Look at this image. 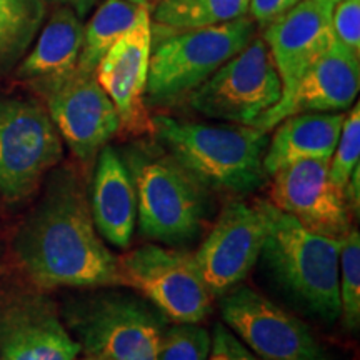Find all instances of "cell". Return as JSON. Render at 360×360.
Returning a JSON list of instances; mask_svg holds the SVG:
<instances>
[{
    "mask_svg": "<svg viewBox=\"0 0 360 360\" xmlns=\"http://www.w3.org/2000/svg\"><path fill=\"white\" fill-rule=\"evenodd\" d=\"M119 154L132 177L143 236L172 247L197 240L212 212L209 188L159 143L135 142Z\"/></svg>",
    "mask_w": 360,
    "mask_h": 360,
    "instance_id": "4",
    "label": "cell"
},
{
    "mask_svg": "<svg viewBox=\"0 0 360 360\" xmlns=\"http://www.w3.org/2000/svg\"><path fill=\"white\" fill-rule=\"evenodd\" d=\"M89 199L97 232L109 244L127 249L137 222V197L129 169L115 148L105 146L98 152Z\"/></svg>",
    "mask_w": 360,
    "mask_h": 360,
    "instance_id": "18",
    "label": "cell"
},
{
    "mask_svg": "<svg viewBox=\"0 0 360 360\" xmlns=\"http://www.w3.org/2000/svg\"><path fill=\"white\" fill-rule=\"evenodd\" d=\"M12 247L27 276L45 289L124 285L119 259L97 232L89 192L72 169L53 170Z\"/></svg>",
    "mask_w": 360,
    "mask_h": 360,
    "instance_id": "1",
    "label": "cell"
},
{
    "mask_svg": "<svg viewBox=\"0 0 360 360\" xmlns=\"http://www.w3.org/2000/svg\"><path fill=\"white\" fill-rule=\"evenodd\" d=\"M155 141L209 191L245 195L267 180V132L252 125H212L157 115Z\"/></svg>",
    "mask_w": 360,
    "mask_h": 360,
    "instance_id": "3",
    "label": "cell"
},
{
    "mask_svg": "<svg viewBox=\"0 0 360 360\" xmlns=\"http://www.w3.org/2000/svg\"><path fill=\"white\" fill-rule=\"evenodd\" d=\"M45 0H0V77L19 65L42 29Z\"/></svg>",
    "mask_w": 360,
    "mask_h": 360,
    "instance_id": "22",
    "label": "cell"
},
{
    "mask_svg": "<svg viewBox=\"0 0 360 360\" xmlns=\"http://www.w3.org/2000/svg\"><path fill=\"white\" fill-rule=\"evenodd\" d=\"M257 35L250 15L227 24L188 29L164 39L152 51L146 103L165 105L191 96Z\"/></svg>",
    "mask_w": 360,
    "mask_h": 360,
    "instance_id": "6",
    "label": "cell"
},
{
    "mask_svg": "<svg viewBox=\"0 0 360 360\" xmlns=\"http://www.w3.org/2000/svg\"><path fill=\"white\" fill-rule=\"evenodd\" d=\"M332 11L334 7L321 0H300L265 27L264 40L282 82L278 102L290 97L305 72L330 47L334 40Z\"/></svg>",
    "mask_w": 360,
    "mask_h": 360,
    "instance_id": "17",
    "label": "cell"
},
{
    "mask_svg": "<svg viewBox=\"0 0 360 360\" xmlns=\"http://www.w3.org/2000/svg\"><path fill=\"white\" fill-rule=\"evenodd\" d=\"M42 96L60 139L84 164L96 159L120 130L115 105L98 85L96 74L75 69Z\"/></svg>",
    "mask_w": 360,
    "mask_h": 360,
    "instance_id": "12",
    "label": "cell"
},
{
    "mask_svg": "<svg viewBox=\"0 0 360 360\" xmlns=\"http://www.w3.org/2000/svg\"><path fill=\"white\" fill-rule=\"evenodd\" d=\"M220 315L262 360H330L309 326L250 287L237 285L224 294Z\"/></svg>",
    "mask_w": 360,
    "mask_h": 360,
    "instance_id": "10",
    "label": "cell"
},
{
    "mask_svg": "<svg viewBox=\"0 0 360 360\" xmlns=\"http://www.w3.org/2000/svg\"><path fill=\"white\" fill-rule=\"evenodd\" d=\"M212 335L199 323L167 326L162 335L159 360H207Z\"/></svg>",
    "mask_w": 360,
    "mask_h": 360,
    "instance_id": "25",
    "label": "cell"
},
{
    "mask_svg": "<svg viewBox=\"0 0 360 360\" xmlns=\"http://www.w3.org/2000/svg\"><path fill=\"white\" fill-rule=\"evenodd\" d=\"M152 45L154 40L148 13L112 45L94 72L98 85L115 105L120 129L130 134L152 132V120L146 109Z\"/></svg>",
    "mask_w": 360,
    "mask_h": 360,
    "instance_id": "14",
    "label": "cell"
},
{
    "mask_svg": "<svg viewBox=\"0 0 360 360\" xmlns=\"http://www.w3.org/2000/svg\"><path fill=\"white\" fill-rule=\"evenodd\" d=\"M57 2H60L62 6H67L70 7L72 11H74L80 19H84V17H87V13H90L94 7L98 6V2L101 0H57Z\"/></svg>",
    "mask_w": 360,
    "mask_h": 360,
    "instance_id": "31",
    "label": "cell"
},
{
    "mask_svg": "<svg viewBox=\"0 0 360 360\" xmlns=\"http://www.w3.org/2000/svg\"><path fill=\"white\" fill-rule=\"evenodd\" d=\"M360 56L332 40L299 80L287 101L278 102L260 115L252 127L270 132L285 117L302 112H344L357 98L360 89Z\"/></svg>",
    "mask_w": 360,
    "mask_h": 360,
    "instance_id": "15",
    "label": "cell"
},
{
    "mask_svg": "<svg viewBox=\"0 0 360 360\" xmlns=\"http://www.w3.org/2000/svg\"><path fill=\"white\" fill-rule=\"evenodd\" d=\"M357 165H360V107L355 103L354 109L344 119L332 162H328L330 182L344 191L350 174Z\"/></svg>",
    "mask_w": 360,
    "mask_h": 360,
    "instance_id": "26",
    "label": "cell"
},
{
    "mask_svg": "<svg viewBox=\"0 0 360 360\" xmlns=\"http://www.w3.org/2000/svg\"><path fill=\"white\" fill-rule=\"evenodd\" d=\"M124 285L142 294L174 323H199L212 309V295L193 254L162 245L139 247L119 259Z\"/></svg>",
    "mask_w": 360,
    "mask_h": 360,
    "instance_id": "9",
    "label": "cell"
},
{
    "mask_svg": "<svg viewBox=\"0 0 360 360\" xmlns=\"http://www.w3.org/2000/svg\"><path fill=\"white\" fill-rule=\"evenodd\" d=\"M340 319L350 332L360 326V233L350 231L340 238L339 264Z\"/></svg>",
    "mask_w": 360,
    "mask_h": 360,
    "instance_id": "24",
    "label": "cell"
},
{
    "mask_svg": "<svg viewBox=\"0 0 360 360\" xmlns=\"http://www.w3.org/2000/svg\"><path fill=\"white\" fill-rule=\"evenodd\" d=\"M345 115L342 112H302L276 125L264 155V169L272 175L299 160H330L339 142Z\"/></svg>",
    "mask_w": 360,
    "mask_h": 360,
    "instance_id": "20",
    "label": "cell"
},
{
    "mask_svg": "<svg viewBox=\"0 0 360 360\" xmlns=\"http://www.w3.org/2000/svg\"><path fill=\"white\" fill-rule=\"evenodd\" d=\"M282 97V82L264 37L215 70L188 96V105L209 119L252 125Z\"/></svg>",
    "mask_w": 360,
    "mask_h": 360,
    "instance_id": "8",
    "label": "cell"
},
{
    "mask_svg": "<svg viewBox=\"0 0 360 360\" xmlns=\"http://www.w3.org/2000/svg\"><path fill=\"white\" fill-rule=\"evenodd\" d=\"M84 360H103V359H98V357H89V355H87V359H84Z\"/></svg>",
    "mask_w": 360,
    "mask_h": 360,
    "instance_id": "34",
    "label": "cell"
},
{
    "mask_svg": "<svg viewBox=\"0 0 360 360\" xmlns=\"http://www.w3.org/2000/svg\"><path fill=\"white\" fill-rule=\"evenodd\" d=\"M62 139L37 101L0 97V193L27 199L60 162Z\"/></svg>",
    "mask_w": 360,
    "mask_h": 360,
    "instance_id": "7",
    "label": "cell"
},
{
    "mask_svg": "<svg viewBox=\"0 0 360 360\" xmlns=\"http://www.w3.org/2000/svg\"><path fill=\"white\" fill-rule=\"evenodd\" d=\"M344 197H345V202H347L350 214L355 212V215H359V209H360V165H357V167L354 169V172L350 174L347 184H345V187H344Z\"/></svg>",
    "mask_w": 360,
    "mask_h": 360,
    "instance_id": "30",
    "label": "cell"
},
{
    "mask_svg": "<svg viewBox=\"0 0 360 360\" xmlns=\"http://www.w3.org/2000/svg\"><path fill=\"white\" fill-rule=\"evenodd\" d=\"M148 13H152L150 4H135L129 0H105L101 4L87 25H84V42L77 69L94 74L112 45Z\"/></svg>",
    "mask_w": 360,
    "mask_h": 360,
    "instance_id": "21",
    "label": "cell"
},
{
    "mask_svg": "<svg viewBox=\"0 0 360 360\" xmlns=\"http://www.w3.org/2000/svg\"><path fill=\"white\" fill-rule=\"evenodd\" d=\"M207 360H262L249 347H245L237 335L225 323L214 327L212 344Z\"/></svg>",
    "mask_w": 360,
    "mask_h": 360,
    "instance_id": "28",
    "label": "cell"
},
{
    "mask_svg": "<svg viewBox=\"0 0 360 360\" xmlns=\"http://www.w3.org/2000/svg\"><path fill=\"white\" fill-rule=\"evenodd\" d=\"M250 0H159L154 20L174 30L227 24L249 13Z\"/></svg>",
    "mask_w": 360,
    "mask_h": 360,
    "instance_id": "23",
    "label": "cell"
},
{
    "mask_svg": "<svg viewBox=\"0 0 360 360\" xmlns=\"http://www.w3.org/2000/svg\"><path fill=\"white\" fill-rule=\"evenodd\" d=\"M328 162L299 160L272 174V205L307 231L340 240L352 231L344 191L328 177Z\"/></svg>",
    "mask_w": 360,
    "mask_h": 360,
    "instance_id": "13",
    "label": "cell"
},
{
    "mask_svg": "<svg viewBox=\"0 0 360 360\" xmlns=\"http://www.w3.org/2000/svg\"><path fill=\"white\" fill-rule=\"evenodd\" d=\"M129 2H135V4H150L152 0H129Z\"/></svg>",
    "mask_w": 360,
    "mask_h": 360,
    "instance_id": "33",
    "label": "cell"
},
{
    "mask_svg": "<svg viewBox=\"0 0 360 360\" xmlns=\"http://www.w3.org/2000/svg\"><path fill=\"white\" fill-rule=\"evenodd\" d=\"M80 345L52 302L40 295H17L0 304L2 360H75Z\"/></svg>",
    "mask_w": 360,
    "mask_h": 360,
    "instance_id": "16",
    "label": "cell"
},
{
    "mask_svg": "<svg viewBox=\"0 0 360 360\" xmlns=\"http://www.w3.org/2000/svg\"><path fill=\"white\" fill-rule=\"evenodd\" d=\"M267 236V215L262 202L249 205L232 200L224 207L209 236L193 254L212 297L237 287L255 264Z\"/></svg>",
    "mask_w": 360,
    "mask_h": 360,
    "instance_id": "11",
    "label": "cell"
},
{
    "mask_svg": "<svg viewBox=\"0 0 360 360\" xmlns=\"http://www.w3.org/2000/svg\"><path fill=\"white\" fill-rule=\"evenodd\" d=\"M334 39L360 56V0H342L332 11Z\"/></svg>",
    "mask_w": 360,
    "mask_h": 360,
    "instance_id": "27",
    "label": "cell"
},
{
    "mask_svg": "<svg viewBox=\"0 0 360 360\" xmlns=\"http://www.w3.org/2000/svg\"><path fill=\"white\" fill-rule=\"evenodd\" d=\"M321 2H323V4H327V6H330V7H335L337 4L339 2H342V0H321Z\"/></svg>",
    "mask_w": 360,
    "mask_h": 360,
    "instance_id": "32",
    "label": "cell"
},
{
    "mask_svg": "<svg viewBox=\"0 0 360 360\" xmlns=\"http://www.w3.org/2000/svg\"><path fill=\"white\" fill-rule=\"evenodd\" d=\"M300 0H250L249 13L255 25L267 27L274 20L289 12Z\"/></svg>",
    "mask_w": 360,
    "mask_h": 360,
    "instance_id": "29",
    "label": "cell"
},
{
    "mask_svg": "<svg viewBox=\"0 0 360 360\" xmlns=\"http://www.w3.org/2000/svg\"><path fill=\"white\" fill-rule=\"evenodd\" d=\"M267 215L259 262L276 289L300 312L323 323L340 319V240L319 236L262 202Z\"/></svg>",
    "mask_w": 360,
    "mask_h": 360,
    "instance_id": "2",
    "label": "cell"
},
{
    "mask_svg": "<svg viewBox=\"0 0 360 360\" xmlns=\"http://www.w3.org/2000/svg\"><path fill=\"white\" fill-rule=\"evenodd\" d=\"M32 51L15 67V77L42 94L75 72L84 42L82 19L62 6L39 30Z\"/></svg>",
    "mask_w": 360,
    "mask_h": 360,
    "instance_id": "19",
    "label": "cell"
},
{
    "mask_svg": "<svg viewBox=\"0 0 360 360\" xmlns=\"http://www.w3.org/2000/svg\"><path fill=\"white\" fill-rule=\"evenodd\" d=\"M69 332L89 357L159 360L167 319L141 295L102 287L65 307Z\"/></svg>",
    "mask_w": 360,
    "mask_h": 360,
    "instance_id": "5",
    "label": "cell"
}]
</instances>
